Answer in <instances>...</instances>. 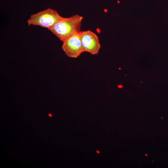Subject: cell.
<instances>
[{"label": "cell", "mask_w": 168, "mask_h": 168, "mask_svg": "<svg viewBox=\"0 0 168 168\" xmlns=\"http://www.w3.org/2000/svg\"><path fill=\"white\" fill-rule=\"evenodd\" d=\"M83 17L76 15L69 17H63L49 30L63 42L68 38L80 31Z\"/></svg>", "instance_id": "obj_1"}, {"label": "cell", "mask_w": 168, "mask_h": 168, "mask_svg": "<svg viewBox=\"0 0 168 168\" xmlns=\"http://www.w3.org/2000/svg\"><path fill=\"white\" fill-rule=\"evenodd\" d=\"M63 17L55 10L48 8L31 15L27 22L29 26H39L49 30Z\"/></svg>", "instance_id": "obj_2"}, {"label": "cell", "mask_w": 168, "mask_h": 168, "mask_svg": "<svg viewBox=\"0 0 168 168\" xmlns=\"http://www.w3.org/2000/svg\"><path fill=\"white\" fill-rule=\"evenodd\" d=\"M62 49L68 57L72 58H77L84 52L81 41L80 32L63 41Z\"/></svg>", "instance_id": "obj_3"}, {"label": "cell", "mask_w": 168, "mask_h": 168, "mask_svg": "<svg viewBox=\"0 0 168 168\" xmlns=\"http://www.w3.org/2000/svg\"><path fill=\"white\" fill-rule=\"evenodd\" d=\"M80 33L84 52H89L92 55L97 54L101 46L97 35L90 30L80 31Z\"/></svg>", "instance_id": "obj_4"}, {"label": "cell", "mask_w": 168, "mask_h": 168, "mask_svg": "<svg viewBox=\"0 0 168 168\" xmlns=\"http://www.w3.org/2000/svg\"><path fill=\"white\" fill-rule=\"evenodd\" d=\"M97 152L98 153H99V152L98 151H97Z\"/></svg>", "instance_id": "obj_5"}, {"label": "cell", "mask_w": 168, "mask_h": 168, "mask_svg": "<svg viewBox=\"0 0 168 168\" xmlns=\"http://www.w3.org/2000/svg\"><path fill=\"white\" fill-rule=\"evenodd\" d=\"M49 116H51V115H50V114H49Z\"/></svg>", "instance_id": "obj_6"}]
</instances>
